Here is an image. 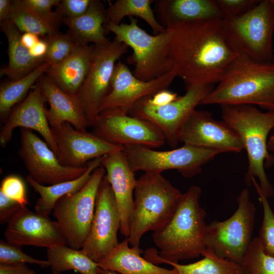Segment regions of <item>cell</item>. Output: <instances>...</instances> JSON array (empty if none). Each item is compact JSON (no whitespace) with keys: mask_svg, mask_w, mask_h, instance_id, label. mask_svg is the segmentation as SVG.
<instances>
[{"mask_svg":"<svg viewBox=\"0 0 274 274\" xmlns=\"http://www.w3.org/2000/svg\"><path fill=\"white\" fill-rule=\"evenodd\" d=\"M169 56L186 87L219 83L237 54L228 45L221 18L166 27Z\"/></svg>","mask_w":274,"mask_h":274,"instance_id":"cell-1","label":"cell"},{"mask_svg":"<svg viewBox=\"0 0 274 274\" xmlns=\"http://www.w3.org/2000/svg\"><path fill=\"white\" fill-rule=\"evenodd\" d=\"M202 191L192 185L182 194L172 216L153 231V242L158 251L150 248L144 257L152 263L157 259L178 263L202 256L206 251L204 235L207 224L204 210L200 207Z\"/></svg>","mask_w":274,"mask_h":274,"instance_id":"cell-2","label":"cell"},{"mask_svg":"<svg viewBox=\"0 0 274 274\" xmlns=\"http://www.w3.org/2000/svg\"><path fill=\"white\" fill-rule=\"evenodd\" d=\"M257 105L274 110V62H260L237 54L217 86L200 105Z\"/></svg>","mask_w":274,"mask_h":274,"instance_id":"cell-3","label":"cell"},{"mask_svg":"<svg viewBox=\"0 0 274 274\" xmlns=\"http://www.w3.org/2000/svg\"><path fill=\"white\" fill-rule=\"evenodd\" d=\"M223 120L238 135L246 150L248 167L245 176L248 186L251 179H257L264 194L269 198L274 189L268 179L264 167L271 165L273 158L268 152L267 138L274 128V110L262 112L247 104L221 106Z\"/></svg>","mask_w":274,"mask_h":274,"instance_id":"cell-4","label":"cell"},{"mask_svg":"<svg viewBox=\"0 0 274 274\" xmlns=\"http://www.w3.org/2000/svg\"><path fill=\"white\" fill-rule=\"evenodd\" d=\"M182 193L161 174L145 173L137 179L134 208L127 238L129 245L139 246L146 232L154 231L172 216Z\"/></svg>","mask_w":274,"mask_h":274,"instance_id":"cell-5","label":"cell"},{"mask_svg":"<svg viewBox=\"0 0 274 274\" xmlns=\"http://www.w3.org/2000/svg\"><path fill=\"white\" fill-rule=\"evenodd\" d=\"M226 42L236 54L260 62H273L274 10L270 0H262L248 12L222 19Z\"/></svg>","mask_w":274,"mask_h":274,"instance_id":"cell-6","label":"cell"},{"mask_svg":"<svg viewBox=\"0 0 274 274\" xmlns=\"http://www.w3.org/2000/svg\"><path fill=\"white\" fill-rule=\"evenodd\" d=\"M129 24L119 25L108 22L105 28L115 34L118 42L132 49L133 53L127 61L134 65L133 74L141 80L149 81L172 70L166 30L152 36L140 27L137 19L129 17Z\"/></svg>","mask_w":274,"mask_h":274,"instance_id":"cell-7","label":"cell"},{"mask_svg":"<svg viewBox=\"0 0 274 274\" xmlns=\"http://www.w3.org/2000/svg\"><path fill=\"white\" fill-rule=\"evenodd\" d=\"M237 202V209L229 218L214 221L207 225L204 241L206 250L242 264L253 239L256 209L247 188L242 190Z\"/></svg>","mask_w":274,"mask_h":274,"instance_id":"cell-8","label":"cell"},{"mask_svg":"<svg viewBox=\"0 0 274 274\" xmlns=\"http://www.w3.org/2000/svg\"><path fill=\"white\" fill-rule=\"evenodd\" d=\"M101 165L95 169L85 185L74 193L65 195L53 210L66 242V245L81 249L89 232L94 216L97 191L106 175Z\"/></svg>","mask_w":274,"mask_h":274,"instance_id":"cell-9","label":"cell"},{"mask_svg":"<svg viewBox=\"0 0 274 274\" xmlns=\"http://www.w3.org/2000/svg\"><path fill=\"white\" fill-rule=\"evenodd\" d=\"M124 152L135 173H159L176 170L183 177L190 178L200 173L202 166L221 153L218 151L184 144L168 151H157L141 146L124 147Z\"/></svg>","mask_w":274,"mask_h":274,"instance_id":"cell-10","label":"cell"},{"mask_svg":"<svg viewBox=\"0 0 274 274\" xmlns=\"http://www.w3.org/2000/svg\"><path fill=\"white\" fill-rule=\"evenodd\" d=\"M186 89L183 95L163 106L150 105L144 97L133 106L128 114L154 124L163 134L166 143L172 148H176L186 121L214 88L213 86L197 85Z\"/></svg>","mask_w":274,"mask_h":274,"instance_id":"cell-11","label":"cell"},{"mask_svg":"<svg viewBox=\"0 0 274 274\" xmlns=\"http://www.w3.org/2000/svg\"><path fill=\"white\" fill-rule=\"evenodd\" d=\"M128 47L115 38L109 43L94 47L90 68L77 95L90 126L94 124L100 106L111 90L116 61L128 52Z\"/></svg>","mask_w":274,"mask_h":274,"instance_id":"cell-12","label":"cell"},{"mask_svg":"<svg viewBox=\"0 0 274 274\" xmlns=\"http://www.w3.org/2000/svg\"><path fill=\"white\" fill-rule=\"evenodd\" d=\"M92 127L93 134L124 147L141 146L155 149L166 143L163 134L154 124L118 109L100 112Z\"/></svg>","mask_w":274,"mask_h":274,"instance_id":"cell-13","label":"cell"},{"mask_svg":"<svg viewBox=\"0 0 274 274\" xmlns=\"http://www.w3.org/2000/svg\"><path fill=\"white\" fill-rule=\"evenodd\" d=\"M29 176L36 182L52 185L80 177L87 169L62 165L48 144L33 130L20 128V146L18 151Z\"/></svg>","mask_w":274,"mask_h":274,"instance_id":"cell-14","label":"cell"},{"mask_svg":"<svg viewBox=\"0 0 274 274\" xmlns=\"http://www.w3.org/2000/svg\"><path fill=\"white\" fill-rule=\"evenodd\" d=\"M120 224L119 210L105 175L97 191L90 229L81 249L98 263L119 244Z\"/></svg>","mask_w":274,"mask_h":274,"instance_id":"cell-15","label":"cell"},{"mask_svg":"<svg viewBox=\"0 0 274 274\" xmlns=\"http://www.w3.org/2000/svg\"><path fill=\"white\" fill-rule=\"evenodd\" d=\"M177 74L173 68L168 73L154 80L145 81L137 78L128 67L119 60L114 67L111 90L103 100L99 113L119 110L128 114L142 98L151 96L160 90L167 89Z\"/></svg>","mask_w":274,"mask_h":274,"instance_id":"cell-16","label":"cell"},{"mask_svg":"<svg viewBox=\"0 0 274 274\" xmlns=\"http://www.w3.org/2000/svg\"><path fill=\"white\" fill-rule=\"evenodd\" d=\"M51 129L57 148V157L63 166L85 167L93 159L124 148L92 132L78 130L68 123Z\"/></svg>","mask_w":274,"mask_h":274,"instance_id":"cell-17","label":"cell"},{"mask_svg":"<svg viewBox=\"0 0 274 274\" xmlns=\"http://www.w3.org/2000/svg\"><path fill=\"white\" fill-rule=\"evenodd\" d=\"M180 142L222 153H238L244 149L237 133L223 120L214 119L211 113L195 110L181 130Z\"/></svg>","mask_w":274,"mask_h":274,"instance_id":"cell-18","label":"cell"},{"mask_svg":"<svg viewBox=\"0 0 274 274\" xmlns=\"http://www.w3.org/2000/svg\"><path fill=\"white\" fill-rule=\"evenodd\" d=\"M5 237L7 242L21 246L49 249L66 245L56 221L26 207L21 208L7 223Z\"/></svg>","mask_w":274,"mask_h":274,"instance_id":"cell-19","label":"cell"},{"mask_svg":"<svg viewBox=\"0 0 274 274\" xmlns=\"http://www.w3.org/2000/svg\"><path fill=\"white\" fill-rule=\"evenodd\" d=\"M45 101L37 81L25 98L14 108L1 128L0 145L2 147L5 148L11 141L15 128H27L39 133L57 155V146L46 115Z\"/></svg>","mask_w":274,"mask_h":274,"instance_id":"cell-20","label":"cell"},{"mask_svg":"<svg viewBox=\"0 0 274 274\" xmlns=\"http://www.w3.org/2000/svg\"><path fill=\"white\" fill-rule=\"evenodd\" d=\"M124 149L105 155L101 165L110 184L121 218L120 231L128 237L134 208V191L137 180Z\"/></svg>","mask_w":274,"mask_h":274,"instance_id":"cell-21","label":"cell"},{"mask_svg":"<svg viewBox=\"0 0 274 274\" xmlns=\"http://www.w3.org/2000/svg\"><path fill=\"white\" fill-rule=\"evenodd\" d=\"M38 82L49 105L45 112L50 127H58L64 123H68L78 130L86 131L90 125L77 95L63 91L45 74Z\"/></svg>","mask_w":274,"mask_h":274,"instance_id":"cell-22","label":"cell"},{"mask_svg":"<svg viewBox=\"0 0 274 274\" xmlns=\"http://www.w3.org/2000/svg\"><path fill=\"white\" fill-rule=\"evenodd\" d=\"M93 51L88 45L77 44L66 59L50 66L45 74L63 91L77 95L90 68Z\"/></svg>","mask_w":274,"mask_h":274,"instance_id":"cell-23","label":"cell"},{"mask_svg":"<svg viewBox=\"0 0 274 274\" xmlns=\"http://www.w3.org/2000/svg\"><path fill=\"white\" fill-rule=\"evenodd\" d=\"M129 245L126 238L97 263L98 267L119 274H177L174 268L158 266L142 257L144 251L139 246Z\"/></svg>","mask_w":274,"mask_h":274,"instance_id":"cell-24","label":"cell"},{"mask_svg":"<svg viewBox=\"0 0 274 274\" xmlns=\"http://www.w3.org/2000/svg\"><path fill=\"white\" fill-rule=\"evenodd\" d=\"M155 8L165 28L176 22L222 19L215 0H159Z\"/></svg>","mask_w":274,"mask_h":274,"instance_id":"cell-25","label":"cell"},{"mask_svg":"<svg viewBox=\"0 0 274 274\" xmlns=\"http://www.w3.org/2000/svg\"><path fill=\"white\" fill-rule=\"evenodd\" d=\"M62 22L68 28L70 33L77 44L91 42L95 46L102 45L110 41L106 37V25L108 22L102 4L92 0L87 11L77 18H63Z\"/></svg>","mask_w":274,"mask_h":274,"instance_id":"cell-26","label":"cell"},{"mask_svg":"<svg viewBox=\"0 0 274 274\" xmlns=\"http://www.w3.org/2000/svg\"><path fill=\"white\" fill-rule=\"evenodd\" d=\"M104 156L88 162L86 171L79 178L52 185L40 184L28 175L26 178V182L40 195L35 205V211L49 217L55 203L60 198L78 192L85 185L93 170L101 165Z\"/></svg>","mask_w":274,"mask_h":274,"instance_id":"cell-27","label":"cell"},{"mask_svg":"<svg viewBox=\"0 0 274 274\" xmlns=\"http://www.w3.org/2000/svg\"><path fill=\"white\" fill-rule=\"evenodd\" d=\"M0 27L8 40L9 57L8 65L1 70V76H6L10 81L17 80L45 62L44 60L36 59L31 56L29 50L21 42L20 31L10 20L1 22Z\"/></svg>","mask_w":274,"mask_h":274,"instance_id":"cell-28","label":"cell"},{"mask_svg":"<svg viewBox=\"0 0 274 274\" xmlns=\"http://www.w3.org/2000/svg\"><path fill=\"white\" fill-rule=\"evenodd\" d=\"M63 17L57 10L51 16L38 14L29 8L23 0L12 1L10 20L20 31L31 32L45 38L59 31Z\"/></svg>","mask_w":274,"mask_h":274,"instance_id":"cell-29","label":"cell"},{"mask_svg":"<svg viewBox=\"0 0 274 274\" xmlns=\"http://www.w3.org/2000/svg\"><path fill=\"white\" fill-rule=\"evenodd\" d=\"M47 259L53 274H60L71 270L81 274H98L97 262L82 249H75L66 245L47 249Z\"/></svg>","mask_w":274,"mask_h":274,"instance_id":"cell-30","label":"cell"},{"mask_svg":"<svg viewBox=\"0 0 274 274\" xmlns=\"http://www.w3.org/2000/svg\"><path fill=\"white\" fill-rule=\"evenodd\" d=\"M50 65L44 62L25 76L15 81L1 84L0 86V120H7L14 107L22 101L40 78L46 73Z\"/></svg>","mask_w":274,"mask_h":274,"instance_id":"cell-31","label":"cell"},{"mask_svg":"<svg viewBox=\"0 0 274 274\" xmlns=\"http://www.w3.org/2000/svg\"><path fill=\"white\" fill-rule=\"evenodd\" d=\"M202 256L200 260L187 264L161 259L155 260L154 263L170 265L176 269L177 274H246L241 264L220 258L211 251L206 250Z\"/></svg>","mask_w":274,"mask_h":274,"instance_id":"cell-32","label":"cell"},{"mask_svg":"<svg viewBox=\"0 0 274 274\" xmlns=\"http://www.w3.org/2000/svg\"><path fill=\"white\" fill-rule=\"evenodd\" d=\"M151 0H118L110 4L106 13L108 22L119 25L125 16H136L146 21L157 35L164 32L166 28L157 21L151 7Z\"/></svg>","mask_w":274,"mask_h":274,"instance_id":"cell-33","label":"cell"},{"mask_svg":"<svg viewBox=\"0 0 274 274\" xmlns=\"http://www.w3.org/2000/svg\"><path fill=\"white\" fill-rule=\"evenodd\" d=\"M241 265L246 274H274V257L264 252L257 237L252 239Z\"/></svg>","mask_w":274,"mask_h":274,"instance_id":"cell-34","label":"cell"},{"mask_svg":"<svg viewBox=\"0 0 274 274\" xmlns=\"http://www.w3.org/2000/svg\"><path fill=\"white\" fill-rule=\"evenodd\" d=\"M254 186L263 208V219L257 237L264 252L274 257V213L268 201V198L262 191L257 180L252 178Z\"/></svg>","mask_w":274,"mask_h":274,"instance_id":"cell-35","label":"cell"},{"mask_svg":"<svg viewBox=\"0 0 274 274\" xmlns=\"http://www.w3.org/2000/svg\"><path fill=\"white\" fill-rule=\"evenodd\" d=\"M48 50L45 56V62L50 66L58 64L66 59L74 51L77 44L72 36L58 33L46 38Z\"/></svg>","mask_w":274,"mask_h":274,"instance_id":"cell-36","label":"cell"},{"mask_svg":"<svg viewBox=\"0 0 274 274\" xmlns=\"http://www.w3.org/2000/svg\"><path fill=\"white\" fill-rule=\"evenodd\" d=\"M21 246L0 240V264H31L41 268L49 267L47 260L33 258L23 252Z\"/></svg>","mask_w":274,"mask_h":274,"instance_id":"cell-37","label":"cell"},{"mask_svg":"<svg viewBox=\"0 0 274 274\" xmlns=\"http://www.w3.org/2000/svg\"><path fill=\"white\" fill-rule=\"evenodd\" d=\"M0 191L22 207L28 204L25 183L19 176L10 175L5 177L1 182Z\"/></svg>","mask_w":274,"mask_h":274,"instance_id":"cell-38","label":"cell"},{"mask_svg":"<svg viewBox=\"0 0 274 274\" xmlns=\"http://www.w3.org/2000/svg\"><path fill=\"white\" fill-rule=\"evenodd\" d=\"M258 0H215L222 19L232 18L243 15L254 7Z\"/></svg>","mask_w":274,"mask_h":274,"instance_id":"cell-39","label":"cell"},{"mask_svg":"<svg viewBox=\"0 0 274 274\" xmlns=\"http://www.w3.org/2000/svg\"><path fill=\"white\" fill-rule=\"evenodd\" d=\"M92 0H62L56 7L63 18H77L88 10Z\"/></svg>","mask_w":274,"mask_h":274,"instance_id":"cell-40","label":"cell"},{"mask_svg":"<svg viewBox=\"0 0 274 274\" xmlns=\"http://www.w3.org/2000/svg\"><path fill=\"white\" fill-rule=\"evenodd\" d=\"M19 203L0 191V223H8L22 208Z\"/></svg>","mask_w":274,"mask_h":274,"instance_id":"cell-41","label":"cell"},{"mask_svg":"<svg viewBox=\"0 0 274 274\" xmlns=\"http://www.w3.org/2000/svg\"><path fill=\"white\" fill-rule=\"evenodd\" d=\"M25 4L38 14L44 16H51L55 11L52 10L54 6L57 7L60 0H23Z\"/></svg>","mask_w":274,"mask_h":274,"instance_id":"cell-42","label":"cell"},{"mask_svg":"<svg viewBox=\"0 0 274 274\" xmlns=\"http://www.w3.org/2000/svg\"><path fill=\"white\" fill-rule=\"evenodd\" d=\"M178 97L176 93L167 89H164L151 96H147L145 98L150 105L155 106H163L175 101Z\"/></svg>","mask_w":274,"mask_h":274,"instance_id":"cell-43","label":"cell"},{"mask_svg":"<svg viewBox=\"0 0 274 274\" xmlns=\"http://www.w3.org/2000/svg\"><path fill=\"white\" fill-rule=\"evenodd\" d=\"M0 274H37L26 264H0Z\"/></svg>","mask_w":274,"mask_h":274,"instance_id":"cell-44","label":"cell"},{"mask_svg":"<svg viewBox=\"0 0 274 274\" xmlns=\"http://www.w3.org/2000/svg\"><path fill=\"white\" fill-rule=\"evenodd\" d=\"M48 43L46 39H41L29 49L31 56L36 59L44 60L48 50ZM45 61V60H44Z\"/></svg>","mask_w":274,"mask_h":274,"instance_id":"cell-45","label":"cell"},{"mask_svg":"<svg viewBox=\"0 0 274 274\" xmlns=\"http://www.w3.org/2000/svg\"><path fill=\"white\" fill-rule=\"evenodd\" d=\"M12 1L0 0V22L10 20L12 11Z\"/></svg>","mask_w":274,"mask_h":274,"instance_id":"cell-46","label":"cell"},{"mask_svg":"<svg viewBox=\"0 0 274 274\" xmlns=\"http://www.w3.org/2000/svg\"><path fill=\"white\" fill-rule=\"evenodd\" d=\"M40 37L31 32H24L21 34L20 40L23 45L29 50L41 40Z\"/></svg>","mask_w":274,"mask_h":274,"instance_id":"cell-47","label":"cell"},{"mask_svg":"<svg viewBox=\"0 0 274 274\" xmlns=\"http://www.w3.org/2000/svg\"><path fill=\"white\" fill-rule=\"evenodd\" d=\"M267 149L268 150L274 152V134L271 135L268 140Z\"/></svg>","mask_w":274,"mask_h":274,"instance_id":"cell-48","label":"cell"},{"mask_svg":"<svg viewBox=\"0 0 274 274\" xmlns=\"http://www.w3.org/2000/svg\"><path fill=\"white\" fill-rule=\"evenodd\" d=\"M97 271L98 274H119L116 272L105 269L99 267H98Z\"/></svg>","mask_w":274,"mask_h":274,"instance_id":"cell-49","label":"cell"},{"mask_svg":"<svg viewBox=\"0 0 274 274\" xmlns=\"http://www.w3.org/2000/svg\"><path fill=\"white\" fill-rule=\"evenodd\" d=\"M270 1H271V4L272 5L273 9V10H274V0H270Z\"/></svg>","mask_w":274,"mask_h":274,"instance_id":"cell-50","label":"cell"}]
</instances>
